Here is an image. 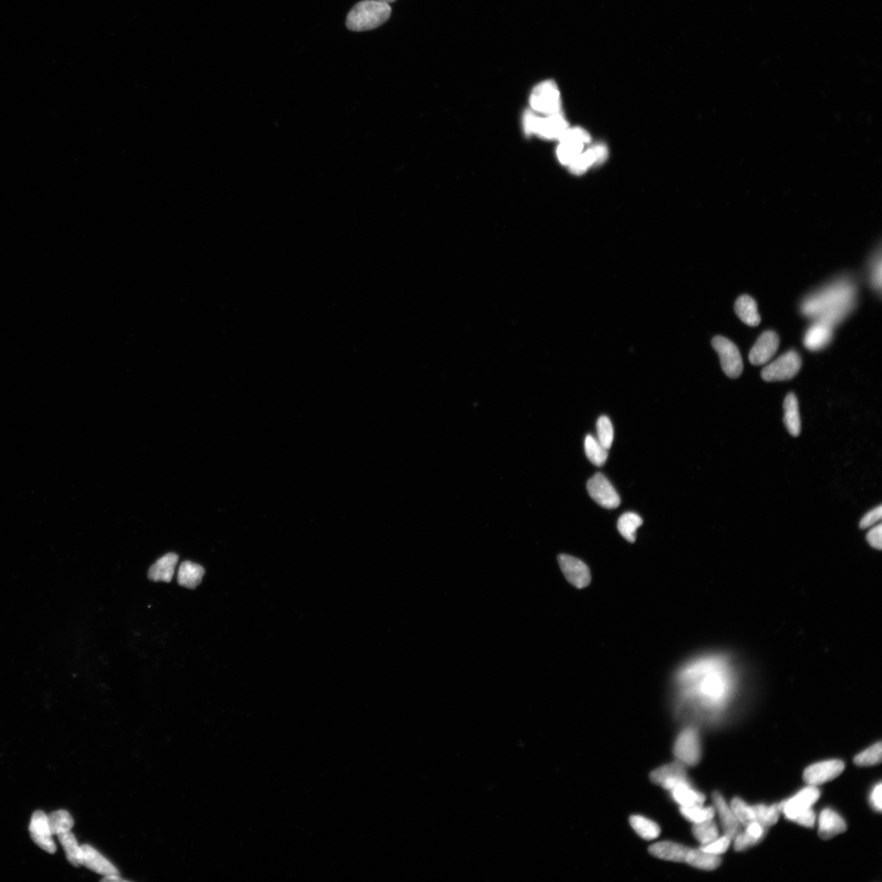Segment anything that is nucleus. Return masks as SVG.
<instances>
[{
    "label": "nucleus",
    "mask_w": 882,
    "mask_h": 882,
    "mask_svg": "<svg viewBox=\"0 0 882 882\" xmlns=\"http://www.w3.org/2000/svg\"><path fill=\"white\" fill-rule=\"evenodd\" d=\"M739 680L733 662L719 654L693 660L678 676L684 696L709 710L725 708L734 697Z\"/></svg>",
    "instance_id": "f257e3e1"
},
{
    "label": "nucleus",
    "mask_w": 882,
    "mask_h": 882,
    "mask_svg": "<svg viewBox=\"0 0 882 882\" xmlns=\"http://www.w3.org/2000/svg\"><path fill=\"white\" fill-rule=\"evenodd\" d=\"M854 293V288L849 283H837L809 297L803 305V313L809 316L818 315L819 320L834 326L851 309Z\"/></svg>",
    "instance_id": "f03ea898"
},
{
    "label": "nucleus",
    "mask_w": 882,
    "mask_h": 882,
    "mask_svg": "<svg viewBox=\"0 0 882 882\" xmlns=\"http://www.w3.org/2000/svg\"><path fill=\"white\" fill-rule=\"evenodd\" d=\"M392 8L389 4L379 0H363L355 5L347 18V26L352 31H365L378 28L389 19Z\"/></svg>",
    "instance_id": "7ed1b4c3"
},
{
    "label": "nucleus",
    "mask_w": 882,
    "mask_h": 882,
    "mask_svg": "<svg viewBox=\"0 0 882 882\" xmlns=\"http://www.w3.org/2000/svg\"><path fill=\"white\" fill-rule=\"evenodd\" d=\"M524 131L527 135H536L545 140H559L569 127L562 112L540 116L528 110L524 115Z\"/></svg>",
    "instance_id": "20e7f679"
},
{
    "label": "nucleus",
    "mask_w": 882,
    "mask_h": 882,
    "mask_svg": "<svg viewBox=\"0 0 882 882\" xmlns=\"http://www.w3.org/2000/svg\"><path fill=\"white\" fill-rule=\"evenodd\" d=\"M530 103L535 113L549 115L560 112L562 99L556 83L546 80L536 85L531 93Z\"/></svg>",
    "instance_id": "39448f33"
},
{
    "label": "nucleus",
    "mask_w": 882,
    "mask_h": 882,
    "mask_svg": "<svg viewBox=\"0 0 882 882\" xmlns=\"http://www.w3.org/2000/svg\"><path fill=\"white\" fill-rule=\"evenodd\" d=\"M674 755L678 761L685 765H696L701 759V742L700 734L693 728L682 730L675 741Z\"/></svg>",
    "instance_id": "423d86ee"
},
{
    "label": "nucleus",
    "mask_w": 882,
    "mask_h": 882,
    "mask_svg": "<svg viewBox=\"0 0 882 882\" xmlns=\"http://www.w3.org/2000/svg\"><path fill=\"white\" fill-rule=\"evenodd\" d=\"M712 344L715 351L719 355L724 373L730 379L739 378L743 370L739 348L733 342L723 336H715Z\"/></svg>",
    "instance_id": "0eeeda50"
},
{
    "label": "nucleus",
    "mask_w": 882,
    "mask_h": 882,
    "mask_svg": "<svg viewBox=\"0 0 882 882\" xmlns=\"http://www.w3.org/2000/svg\"><path fill=\"white\" fill-rule=\"evenodd\" d=\"M802 358L795 351H789L767 365L762 371V378L767 382L789 380L798 374Z\"/></svg>",
    "instance_id": "6e6552de"
},
{
    "label": "nucleus",
    "mask_w": 882,
    "mask_h": 882,
    "mask_svg": "<svg viewBox=\"0 0 882 882\" xmlns=\"http://www.w3.org/2000/svg\"><path fill=\"white\" fill-rule=\"evenodd\" d=\"M587 491L600 506L614 509L620 505V497L609 481L602 473L593 476L587 482Z\"/></svg>",
    "instance_id": "1a4fd4ad"
},
{
    "label": "nucleus",
    "mask_w": 882,
    "mask_h": 882,
    "mask_svg": "<svg viewBox=\"0 0 882 882\" xmlns=\"http://www.w3.org/2000/svg\"><path fill=\"white\" fill-rule=\"evenodd\" d=\"M820 797V791L817 786L809 785L789 800L779 804L780 812L787 819L792 821L797 815L812 809Z\"/></svg>",
    "instance_id": "9d476101"
},
{
    "label": "nucleus",
    "mask_w": 882,
    "mask_h": 882,
    "mask_svg": "<svg viewBox=\"0 0 882 882\" xmlns=\"http://www.w3.org/2000/svg\"><path fill=\"white\" fill-rule=\"evenodd\" d=\"M558 563L569 584L579 589L590 584V569L584 562L569 555L562 554L558 557Z\"/></svg>",
    "instance_id": "9b49d317"
},
{
    "label": "nucleus",
    "mask_w": 882,
    "mask_h": 882,
    "mask_svg": "<svg viewBox=\"0 0 882 882\" xmlns=\"http://www.w3.org/2000/svg\"><path fill=\"white\" fill-rule=\"evenodd\" d=\"M844 770L845 763L840 760L819 762L805 770L804 781L809 785L817 787L839 777Z\"/></svg>",
    "instance_id": "f8f14e48"
},
{
    "label": "nucleus",
    "mask_w": 882,
    "mask_h": 882,
    "mask_svg": "<svg viewBox=\"0 0 882 882\" xmlns=\"http://www.w3.org/2000/svg\"><path fill=\"white\" fill-rule=\"evenodd\" d=\"M650 778L653 784L661 786L663 789L669 792L676 786L690 781L688 778L686 765L678 761L664 765L654 770Z\"/></svg>",
    "instance_id": "ddd939ff"
},
{
    "label": "nucleus",
    "mask_w": 882,
    "mask_h": 882,
    "mask_svg": "<svg viewBox=\"0 0 882 882\" xmlns=\"http://www.w3.org/2000/svg\"><path fill=\"white\" fill-rule=\"evenodd\" d=\"M29 831L31 837L36 844L48 854L57 851V846L53 839V834L48 824V815L42 811L33 814Z\"/></svg>",
    "instance_id": "4468645a"
},
{
    "label": "nucleus",
    "mask_w": 882,
    "mask_h": 882,
    "mask_svg": "<svg viewBox=\"0 0 882 882\" xmlns=\"http://www.w3.org/2000/svg\"><path fill=\"white\" fill-rule=\"evenodd\" d=\"M779 346V337L775 332L768 330L759 337L755 345L750 354V362L753 365H762L767 363L777 352Z\"/></svg>",
    "instance_id": "2eb2a0df"
},
{
    "label": "nucleus",
    "mask_w": 882,
    "mask_h": 882,
    "mask_svg": "<svg viewBox=\"0 0 882 882\" xmlns=\"http://www.w3.org/2000/svg\"><path fill=\"white\" fill-rule=\"evenodd\" d=\"M608 158V148L604 144L597 145L582 152L572 163L569 165L571 173L574 175H582L594 164H603Z\"/></svg>",
    "instance_id": "dca6fc26"
},
{
    "label": "nucleus",
    "mask_w": 882,
    "mask_h": 882,
    "mask_svg": "<svg viewBox=\"0 0 882 882\" xmlns=\"http://www.w3.org/2000/svg\"><path fill=\"white\" fill-rule=\"evenodd\" d=\"M713 800L715 811L719 814L724 834L729 836L731 840H734L735 837L740 833L742 825L720 792L713 793Z\"/></svg>",
    "instance_id": "f3484780"
},
{
    "label": "nucleus",
    "mask_w": 882,
    "mask_h": 882,
    "mask_svg": "<svg viewBox=\"0 0 882 882\" xmlns=\"http://www.w3.org/2000/svg\"><path fill=\"white\" fill-rule=\"evenodd\" d=\"M847 826L845 820L831 809H824L819 815V835L824 840L845 833Z\"/></svg>",
    "instance_id": "a211bd4d"
},
{
    "label": "nucleus",
    "mask_w": 882,
    "mask_h": 882,
    "mask_svg": "<svg viewBox=\"0 0 882 882\" xmlns=\"http://www.w3.org/2000/svg\"><path fill=\"white\" fill-rule=\"evenodd\" d=\"M833 337V326L822 320H818L809 327L804 344L809 351H819L830 342Z\"/></svg>",
    "instance_id": "6ab92c4d"
},
{
    "label": "nucleus",
    "mask_w": 882,
    "mask_h": 882,
    "mask_svg": "<svg viewBox=\"0 0 882 882\" xmlns=\"http://www.w3.org/2000/svg\"><path fill=\"white\" fill-rule=\"evenodd\" d=\"M83 865L103 876L118 875V870L101 854L90 845L81 846Z\"/></svg>",
    "instance_id": "aec40b11"
},
{
    "label": "nucleus",
    "mask_w": 882,
    "mask_h": 882,
    "mask_svg": "<svg viewBox=\"0 0 882 882\" xmlns=\"http://www.w3.org/2000/svg\"><path fill=\"white\" fill-rule=\"evenodd\" d=\"M689 847L673 841H661L652 845L649 851L653 856L663 861L676 863H686Z\"/></svg>",
    "instance_id": "412c9836"
},
{
    "label": "nucleus",
    "mask_w": 882,
    "mask_h": 882,
    "mask_svg": "<svg viewBox=\"0 0 882 882\" xmlns=\"http://www.w3.org/2000/svg\"><path fill=\"white\" fill-rule=\"evenodd\" d=\"M177 562H179V556L177 554L171 552L164 555L149 568V579L155 582H171L175 573Z\"/></svg>",
    "instance_id": "4be33fe9"
},
{
    "label": "nucleus",
    "mask_w": 882,
    "mask_h": 882,
    "mask_svg": "<svg viewBox=\"0 0 882 882\" xmlns=\"http://www.w3.org/2000/svg\"><path fill=\"white\" fill-rule=\"evenodd\" d=\"M673 801L681 807H688L696 805H703L706 800L705 796L693 787L691 781L684 782L670 791Z\"/></svg>",
    "instance_id": "5701e85b"
},
{
    "label": "nucleus",
    "mask_w": 882,
    "mask_h": 882,
    "mask_svg": "<svg viewBox=\"0 0 882 882\" xmlns=\"http://www.w3.org/2000/svg\"><path fill=\"white\" fill-rule=\"evenodd\" d=\"M784 421L789 431L790 435L797 437L801 434L802 421L800 412H799V404L797 398L795 394H787L784 403Z\"/></svg>",
    "instance_id": "b1692460"
},
{
    "label": "nucleus",
    "mask_w": 882,
    "mask_h": 882,
    "mask_svg": "<svg viewBox=\"0 0 882 882\" xmlns=\"http://www.w3.org/2000/svg\"><path fill=\"white\" fill-rule=\"evenodd\" d=\"M735 310L742 322L748 326L755 327L761 323V316L758 313L756 301L746 294L737 299Z\"/></svg>",
    "instance_id": "393cba45"
},
{
    "label": "nucleus",
    "mask_w": 882,
    "mask_h": 882,
    "mask_svg": "<svg viewBox=\"0 0 882 882\" xmlns=\"http://www.w3.org/2000/svg\"><path fill=\"white\" fill-rule=\"evenodd\" d=\"M204 573V569L201 565L184 562L180 565L177 582L182 587L194 589L201 584Z\"/></svg>",
    "instance_id": "a878e982"
},
{
    "label": "nucleus",
    "mask_w": 882,
    "mask_h": 882,
    "mask_svg": "<svg viewBox=\"0 0 882 882\" xmlns=\"http://www.w3.org/2000/svg\"><path fill=\"white\" fill-rule=\"evenodd\" d=\"M686 863L698 869L713 871L720 866L721 859L720 856L704 851L701 848L690 849Z\"/></svg>",
    "instance_id": "bb28decb"
},
{
    "label": "nucleus",
    "mask_w": 882,
    "mask_h": 882,
    "mask_svg": "<svg viewBox=\"0 0 882 882\" xmlns=\"http://www.w3.org/2000/svg\"><path fill=\"white\" fill-rule=\"evenodd\" d=\"M558 140L560 141L557 152L558 159L562 164L569 166L582 152L585 144L565 136L560 137Z\"/></svg>",
    "instance_id": "cd10ccee"
},
{
    "label": "nucleus",
    "mask_w": 882,
    "mask_h": 882,
    "mask_svg": "<svg viewBox=\"0 0 882 882\" xmlns=\"http://www.w3.org/2000/svg\"><path fill=\"white\" fill-rule=\"evenodd\" d=\"M58 837L61 845L64 849L66 859H68L69 863L73 865L74 867H80L83 865L82 849L79 846L75 835L71 833V831H69L58 835Z\"/></svg>",
    "instance_id": "c85d7f7f"
},
{
    "label": "nucleus",
    "mask_w": 882,
    "mask_h": 882,
    "mask_svg": "<svg viewBox=\"0 0 882 882\" xmlns=\"http://www.w3.org/2000/svg\"><path fill=\"white\" fill-rule=\"evenodd\" d=\"M629 821L631 828L643 839L647 841L656 839L661 833L659 826L656 822L641 815H632Z\"/></svg>",
    "instance_id": "c756f323"
},
{
    "label": "nucleus",
    "mask_w": 882,
    "mask_h": 882,
    "mask_svg": "<svg viewBox=\"0 0 882 882\" xmlns=\"http://www.w3.org/2000/svg\"><path fill=\"white\" fill-rule=\"evenodd\" d=\"M642 524L643 520L639 515L634 513H626L621 515L618 520V530L626 541L634 542L636 530Z\"/></svg>",
    "instance_id": "7c9ffc66"
},
{
    "label": "nucleus",
    "mask_w": 882,
    "mask_h": 882,
    "mask_svg": "<svg viewBox=\"0 0 882 882\" xmlns=\"http://www.w3.org/2000/svg\"><path fill=\"white\" fill-rule=\"evenodd\" d=\"M584 448L586 456L589 461L597 467H602L606 463L608 458V449L603 447L597 438L587 435L585 438Z\"/></svg>",
    "instance_id": "2f4dec72"
},
{
    "label": "nucleus",
    "mask_w": 882,
    "mask_h": 882,
    "mask_svg": "<svg viewBox=\"0 0 882 882\" xmlns=\"http://www.w3.org/2000/svg\"><path fill=\"white\" fill-rule=\"evenodd\" d=\"M48 824L53 835H59L71 831L74 826V819L66 811L54 812L48 815Z\"/></svg>",
    "instance_id": "473e14b6"
},
{
    "label": "nucleus",
    "mask_w": 882,
    "mask_h": 882,
    "mask_svg": "<svg viewBox=\"0 0 882 882\" xmlns=\"http://www.w3.org/2000/svg\"><path fill=\"white\" fill-rule=\"evenodd\" d=\"M756 822L762 825L765 829H769L778 822L780 815L779 804L773 806H753Z\"/></svg>",
    "instance_id": "72a5a7b5"
},
{
    "label": "nucleus",
    "mask_w": 882,
    "mask_h": 882,
    "mask_svg": "<svg viewBox=\"0 0 882 882\" xmlns=\"http://www.w3.org/2000/svg\"><path fill=\"white\" fill-rule=\"evenodd\" d=\"M693 834L701 845H707L719 837V830L713 819L693 824Z\"/></svg>",
    "instance_id": "f704fd0d"
},
{
    "label": "nucleus",
    "mask_w": 882,
    "mask_h": 882,
    "mask_svg": "<svg viewBox=\"0 0 882 882\" xmlns=\"http://www.w3.org/2000/svg\"><path fill=\"white\" fill-rule=\"evenodd\" d=\"M680 812L682 817L693 824L713 819L715 814L713 807H704L703 805L681 807Z\"/></svg>",
    "instance_id": "c9c22d12"
},
{
    "label": "nucleus",
    "mask_w": 882,
    "mask_h": 882,
    "mask_svg": "<svg viewBox=\"0 0 882 882\" xmlns=\"http://www.w3.org/2000/svg\"><path fill=\"white\" fill-rule=\"evenodd\" d=\"M730 807L741 825L746 826L748 824L756 822L753 807L743 802L742 799L739 797L733 799V801L731 802Z\"/></svg>",
    "instance_id": "e433bc0d"
},
{
    "label": "nucleus",
    "mask_w": 882,
    "mask_h": 882,
    "mask_svg": "<svg viewBox=\"0 0 882 882\" xmlns=\"http://www.w3.org/2000/svg\"><path fill=\"white\" fill-rule=\"evenodd\" d=\"M882 745L879 742L868 748V750L859 753L854 759V762L859 767H872L881 762Z\"/></svg>",
    "instance_id": "4c0bfd02"
},
{
    "label": "nucleus",
    "mask_w": 882,
    "mask_h": 882,
    "mask_svg": "<svg viewBox=\"0 0 882 882\" xmlns=\"http://www.w3.org/2000/svg\"><path fill=\"white\" fill-rule=\"evenodd\" d=\"M597 431V439L603 447L609 451L614 441V429L611 421L607 416H602L598 419Z\"/></svg>",
    "instance_id": "58836bf2"
},
{
    "label": "nucleus",
    "mask_w": 882,
    "mask_h": 882,
    "mask_svg": "<svg viewBox=\"0 0 882 882\" xmlns=\"http://www.w3.org/2000/svg\"><path fill=\"white\" fill-rule=\"evenodd\" d=\"M734 840L735 850L736 851H746L747 849L755 846L758 844V843L762 841V839H758V837L747 833L746 830L745 831H740V833L735 837Z\"/></svg>",
    "instance_id": "ea45409f"
},
{
    "label": "nucleus",
    "mask_w": 882,
    "mask_h": 882,
    "mask_svg": "<svg viewBox=\"0 0 882 882\" xmlns=\"http://www.w3.org/2000/svg\"><path fill=\"white\" fill-rule=\"evenodd\" d=\"M731 841L729 836L724 835L723 836L718 837V839L711 843H708L707 845L702 846L700 848L703 851L708 853L715 854V856H720V854L728 851Z\"/></svg>",
    "instance_id": "a19ab883"
},
{
    "label": "nucleus",
    "mask_w": 882,
    "mask_h": 882,
    "mask_svg": "<svg viewBox=\"0 0 882 882\" xmlns=\"http://www.w3.org/2000/svg\"><path fill=\"white\" fill-rule=\"evenodd\" d=\"M881 517L882 507L881 505H879L878 507L871 510V511L866 515H864V517L861 520V523H859V527H861L863 530L869 528L870 526L873 525L875 523H878V521L881 520Z\"/></svg>",
    "instance_id": "79ce46f5"
},
{
    "label": "nucleus",
    "mask_w": 882,
    "mask_h": 882,
    "mask_svg": "<svg viewBox=\"0 0 882 882\" xmlns=\"http://www.w3.org/2000/svg\"><path fill=\"white\" fill-rule=\"evenodd\" d=\"M815 821H817V814H815L812 808L808 809V811L797 815V817L792 820V822L806 826V828H814Z\"/></svg>",
    "instance_id": "37998d69"
},
{
    "label": "nucleus",
    "mask_w": 882,
    "mask_h": 882,
    "mask_svg": "<svg viewBox=\"0 0 882 882\" xmlns=\"http://www.w3.org/2000/svg\"><path fill=\"white\" fill-rule=\"evenodd\" d=\"M882 525L879 524L871 530L867 535V540L871 546L881 550V549Z\"/></svg>",
    "instance_id": "c03bdc74"
},
{
    "label": "nucleus",
    "mask_w": 882,
    "mask_h": 882,
    "mask_svg": "<svg viewBox=\"0 0 882 882\" xmlns=\"http://www.w3.org/2000/svg\"><path fill=\"white\" fill-rule=\"evenodd\" d=\"M882 785L879 783L874 787L870 795V802L875 811L881 812L882 809Z\"/></svg>",
    "instance_id": "a18cd8bd"
},
{
    "label": "nucleus",
    "mask_w": 882,
    "mask_h": 882,
    "mask_svg": "<svg viewBox=\"0 0 882 882\" xmlns=\"http://www.w3.org/2000/svg\"><path fill=\"white\" fill-rule=\"evenodd\" d=\"M103 881H124V880L119 878L118 875H112L105 876Z\"/></svg>",
    "instance_id": "49530a36"
},
{
    "label": "nucleus",
    "mask_w": 882,
    "mask_h": 882,
    "mask_svg": "<svg viewBox=\"0 0 882 882\" xmlns=\"http://www.w3.org/2000/svg\"><path fill=\"white\" fill-rule=\"evenodd\" d=\"M379 1L384 2V3L390 4L391 3L395 2L396 0H379Z\"/></svg>",
    "instance_id": "de8ad7c7"
}]
</instances>
